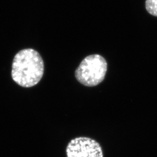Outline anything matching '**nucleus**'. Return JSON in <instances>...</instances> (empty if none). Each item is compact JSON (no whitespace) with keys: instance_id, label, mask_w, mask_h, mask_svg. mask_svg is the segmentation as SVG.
Returning a JSON list of instances; mask_svg holds the SVG:
<instances>
[{"instance_id":"obj_1","label":"nucleus","mask_w":157,"mask_h":157,"mask_svg":"<svg viewBox=\"0 0 157 157\" xmlns=\"http://www.w3.org/2000/svg\"><path fill=\"white\" fill-rule=\"evenodd\" d=\"M44 69V62L39 53L31 48L25 49L17 52L13 58L12 78L23 87H31L41 80Z\"/></svg>"},{"instance_id":"obj_2","label":"nucleus","mask_w":157,"mask_h":157,"mask_svg":"<svg viewBox=\"0 0 157 157\" xmlns=\"http://www.w3.org/2000/svg\"><path fill=\"white\" fill-rule=\"evenodd\" d=\"M107 71L105 59L98 54L86 56L75 71L78 82L85 86H96L104 80Z\"/></svg>"},{"instance_id":"obj_3","label":"nucleus","mask_w":157,"mask_h":157,"mask_svg":"<svg viewBox=\"0 0 157 157\" xmlns=\"http://www.w3.org/2000/svg\"><path fill=\"white\" fill-rule=\"evenodd\" d=\"M67 157H104L102 148L88 137H78L70 141L66 148Z\"/></svg>"},{"instance_id":"obj_4","label":"nucleus","mask_w":157,"mask_h":157,"mask_svg":"<svg viewBox=\"0 0 157 157\" xmlns=\"http://www.w3.org/2000/svg\"><path fill=\"white\" fill-rule=\"evenodd\" d=\"M146 8L150 15L157 17V0H146Z\"/></svg>"}]
</instances>
